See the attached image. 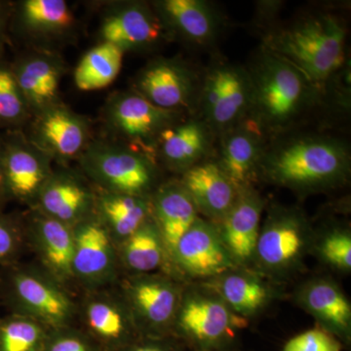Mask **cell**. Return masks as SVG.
Listing matches in <instances>:
<instances>
[{"label":"cell","mask_w":351,"mask_h":351,"mask_svg":"<svg viewBox=\"0 0 351 351\" xmlns=\"http://www.w3.org/2000/svg\"><path fill=\"white\" fill-rule=\"evenodd\" d=\"M346 31L332 16H318L270 36V54L301 73L306 82H320L338 71L345 58Z\"/></svg>","instance_id":"cell-1"},{"label":"cell","mask_w":351,"mask_h":351,"mask_svg":"<svg viewBox=\"0 0 351 351\" xmlns=\"http://www.w3.org/2000/svg\"><path fill=\"white\" fill-rule=\"evenodd\" d=\"M248 324L211 288L197 282L182 290L171 331L189 351L213 350L237 345Z\"/></svg>","instance_id":"cell-2"},{"label":"cell","mask_w":351,"mask_h":351,"mask_svg":"<svg viewBox=\"0 0 351 351\" xmlns=\"http://www.w3.org/2000/svg\"><path fill=\"white\" fill-rule=\"evenodd\" d=\"M346 152L324 140H302L276 152L267 165L271 181L297 191H317L338 184L348 176Z\"/></svg>","instance_id":"cell-3"},{"label":"cell","mask_w":351,"mask_h":351,"mask_svg":"<svg viewBox=\"0 0 351 351\" xmlns=\"http://www.w3.org/2000/svg\"><path fill=\"white\" fill-rule=\"evenodd\" d=\"M314 237L308 221L299 211L274 210L261 226L252 265L256 272L267 278L292 276L313 251Z\"/></svg>","instance_id":"cell-4"},{"label":"cell","mask_w":351,"mask_h":351,"mask_svg":"<svg viewBox=\"0 0 351 351\" xmlns=\"http://www.w3.org/2000/svg\"><path fill=\"white\" fill-rule=\"evenodd\" d=\"M82 164L110 193L145 197L154 182V169L145 157L115 145H93L83 156Z\"/></svg>","instance_id":"cell-5"},{"label":"cell","mask_w":351,"mask_h":351,"mask_svg":"<svg viewBox=\"0 0 351 351\" xmlns=\"http://www.w3.org/2000/svg\"><path fill=\"white\" fill-rule=\"evenodd\" d=\"M124 290L136 326L154 337L172 329L184 288L168 277L149 274H136Z\"/></svg>","instance_id":"cell-6"},{"label":"cell","mask_w":351,"mask_h":351,"mask_svg":"<svg viewBox=\"0 0 351 351\" xmlns=\"http://www.w3.org/2000/svg\"><path fill=\"white\" fill-rule=\"evenodd\" d=\"M306 82L299 71L270 54L258 71L254 90L262 119L270 125L293 119L304 100Z\"/></svg>","instance_id":"cell-7"},{"label":"cell","mask_w":351,"mask_h":351,"mask_svg":"<svg viewBox=\"0 0 351 351\" xmlns=\"http://www.w3.org/2000/svg\"><path fill=\"white\" fill-rule=\"evenodd\" d=\"M171 263L181 274L198 282L235 269L218 226L198 218L178 242Z\"/></svg>","instance_id":"cell-8"},{"label":"cell","mask_w":351,"mask_h":351,"mask_svg":"<svg viewBox=\"0 0 351 351\" xmlns=\"http://www.w3.org/2000/svg\"><path fill=\"white\" fill-rule=\"evenodd\" d=\"M295 302L313 316L316 325L343 343H351V304L339 284L327 277H314L298 287Z\"/></svg>","instance_id":"cell-9"},{"label":"cell","mask_w":351,"mask_h":351,"mask_svg":"<svg viewBox=\"0 0 351 351\" xmlns=\"http://www.w3.org/2000/svg\"><path fill=\"white\" fill-rule=\"evenodd\" d=\"M10 294L18 314L32 319L59 326L73 316V304L63 291L32 272L13 274Z\"/></svg>","instance_id":"cell-10"},{"label":"cell","mask_w":351,"mask_h":351,"mask_svg":"<svg viewBox=\"0 0 351 351\" xmlns=\"http://www.w3.org/2000/svg\"><path fill=\"white\" fill-rule=\"evenodd\" d=\"M263 202L249 189L239 191L234 204L219 223L226 250L239 267L248 269L253 263L260 235Z\"/></svg>","instance_id":"cell-11"},{"label":"cell","mask_w":351,"mask_h":351,"mask_svg":"<svg viewBox=\"0 0 351 351\" xmlns=\"http://www.w3.org/2000/svg\"><path fill=\"white\" fill-rule=\"evenodd\" d=\"M73 276L88 283L103 282L112 274L115 254L112 235L101 221L85 219L73 226Z\"/></svg>","instance_id":"cell-12"},{"label":"cell","mask_w":351,"mask_h":351,"mask_svg":"<svg viewBox=\"0 0 351 351\" xmlns=\"http://www.w3.org/2000/svg\"><path fill=\"white\" fill-rule=\"evenodd\" d=\"M201 283L211 288L232 311L247 320L267 308L277 294L263 276L245 267H235Z\"/></svg>","instance_id":"cell-13"},{"label":"cell","mask_w":351,"mask_h":351,"mask_svg":"<svg viewBox=\"0 0 351 351\" xmlns=\"http://www.w3.org/2000/svg\"><path fill=\"white\" fill-rule=\"evenodd\" d=\"M0 157L8 195L22 200L38 196L51 176L41 152L14 138L0 145Z\"/></svg>","instance_id":"cell-14"},{"label":"cell","mask_w":351,"mask_h":351,"mask_svg":"<svg viewBox=\"0 0 351 351\" xmlns=\"http://www.w3.org/2000/svg\"><path fill=\"white\" fill-rule=\"evenodd\" d=\"M182 186L191 196L198 212L218 226L237 200V189L214 163L193 166L184 173Z\"/></svg>","instance_id":"cell-15"},{"label":"cell","mask_w":351,"mask_h":351,"mask_svg":"<svg viewBox=\"0 0 351 351\" xmlns=\"http://www.w3.org/2000/svg\"><path fill=\"white\" fill-rule=\"evenodd\" d=\"M34 141L44 152L61 158L80 154L87 138V127L66 108L51 106L41 110L34 124Z\"/></svg>","instance_id":"cell-16"},{"label":"cell","mask_w":351,"mask_h":351,"mask_svg":"<svg viewBox=\"0 0 351 351\" xmlns=\"http://www.w3.org/2000/svg\"><path fill=\"white\" fill-rule=\"evenodd\" d=\"M152 214L171 262L178 242L199 218L197 209L182 184H168L156 193Z\"/></svg>","instance_id":"cell-17"},{"label":"cell","mask_w":351,"mask_h":351,"mask_svg":"<svg viewBox=\"0 0 351 351\" xmlns=\"http://www.w3.org/2000/svg\"><path fill=\"white\" fill-rule=\"evenodd\" d=\"M38 197L44 215L71 226L86 219L93 204L89 189L66 174H51Z\"/></svg>","instance_id":"cell-18"},{"label":"cell","mask_w":351,"mask_h":351,"mask_svg":"<svg viewBox=\"0 0 351 351\" xmlns=\"http://www.w3.org/2000/svg\"><path fill=\"white\" fill-rule=\"evenodd\" d=\"M169 119V110L152 105L140 94L120 95L108 107L113 128L131 140L152 137Z\"/></svg>","instance_id":"cell-19"},{"label":"cell","mask_w":351,"mask_h":351,"mask_svg":"<svg viewBox=\"0 0 351 351\" xmlns=\"http://www.w3.org/2000/svg\"><path fill=\"white\" fill-rule=\"evenodd\" d=\"M27 107L43 110L56 99L61 80V66L47 56L25 59L12 69Z\"/></svg>","instance_id":"cell-20"},{"label":"cell","mask_w":351,"mask_h":351,"mask_svg":"<svg viewBox=\"0 0 351 351\" xmlns=\"http://www.w3.org/2000/svg\"><path fill=\"white\" fill-rule=\"evenodd\" d=\"M101 34L104 41L124 50L154 43L160 36V25L147 9L129 6L108 16Z\"/></svg>","instance_id":"cell-21"},{"label":"cell","mask_w":351,"mask_h":351,"mask_svg":"<svg viewBox=\"0 0 351 351\" xmlns=\"http://www.w3.org/2000/svg\"><path fill=\"white\" fill-rule=\"evenodd\" d=\"M34 239L45 265L59 278L73 276V226L43 214L34 221Z\"/></svg>","instance_id":"cell-22"},{"label":"cell","mask_w":351,"mask_h":351,"mask_svg":"<svg viewBox=\"0 0 351 351\" xmlns=\"http://www.w3.org/2000/svg\"><path fill=\"white\" fill-rule=\"evenodd\" d=\"M138 85L140 95L161 110L179 107L188 98V78L181 69L167 62H158L145 69Z\"/></svg>","instance_id":"cell-23"},{"label":"cell","mask_w":351,"mask_h":351,"mask_svg":"<svg viewBox=\"0 0 351 351\" xmlns=\"http://www.w3.org/2000/svg\"><path fill=\"white\" fill-rule=\"evenodd\" d=\"M98 209L108 232L121 241L152 216V205L141 196L108 193L99 199Z\"/></svg>","instance_id":"cell-24"},{"label":"cell","mask_w":351,"mask_h":351,"mask_svg":"<svg viewBox=\"0 0 351 351\" xmlns=\"http://www.w3.org/2000/svg\"><path fill=\"white\" fill-rule=\"evenodd\" d=\"M121 257L136 274H152L168 260L162 237L152 217L122 241Z\"/></svg>","instance_id":"cell-25"},{"label":"cell","mask_w":351,"mask_h":351,"mask_svg":"<svg viewBox=\"0 0 351 351\" xmlns=\"http://www.w3.org/2000/svg\"><path fill=\"white\" fill-rule=\"evenodd\" d=\"M124 50L103 41L88 51L76 66L75 83L82 91H95L108 87L119 75Z\"/></svg>","instance_id":"cell-26"},{"label":"cell","mask_w":351,"mask_h":351,"mask_svg":"<svg viewBox=\"0 0 351 351\" xmlns=\"http://www.w3.org/2000/svg\"><path fill=\"white\" fill-rule=\"evenodd\" d=\"M84 317L90 330L108 341L123 339L136 326L128 307L104 298H96L87 302Z\"/></svg>","instance_id":"cell-27"},{"label":"cell","mask_w":351,"mask_h":351,"mask_svg":"<svg viewBox=\"0 0 351 351\" xmlns=\"http://www.w3.org/2000/svg\"><path fill=\"white\" fill-rule=\"evenodd\" d=\"M258 152L257 141L250 134H233L226 140L221 168L237 193L248 189L257 163Z\"/></svg>","instance_id":"cell-28"},{"label":"cell","mask_w":351,"mask_h":351,"mask_svg":"<svg viewBox=\"0 0 351 351\" xmlns=\"http://www.w3.org/2000/svg\"><path fill=\"white\" fill-rule=\"evenodd\" d=\"M21 21L34 34H60L73 24V15L64 0H27L20 10Z\"/></svg>","instance_id":"cell-29"},{"label":"cell","mask_w":351,"mask_h":351,"mask_svg":"<svg viewBox=\"0 0 351 351\" xmlns=\"http://www.w3.org/2000/svg\"><path fill=\"white\" fill-rule=\"evenodd\" d=\"M164 13L182 34L193 40H204L211 34L213 21L207 7L196 0H167Z\"/></svg>","instance_id":"cell-30"},{"label":"cell","mask_w":351,"mask_h":351,"mask_svg":"<svg viewBox=\"0 0 351 351\" xmlns=\"http://www.w3.org/2000/svg\"><path fill=\"white\" fill-rule=\"evenodd\" d=\"M164 156L176 165H188L202 154L205 137L196 123L167 128L160 133Z\"/></svg>","instance_id":"cell-31"},{"label":"cell","mask_w":351,"mask_h":351,"mask_svg":"<svg viewBox=\"0 0 351 351\" xmlns=\"http://www.w3.org/2000/svg\"><path fill=\"white\" fill-rule=\"evenodd\" d=\"M38 321L16 314L0 322V351H38L43 341Z\"/></svg>","instance_id":"cell-32"},{"label":"cell","mask_w":351,"mask_h":351,"mask_svg":"<svg viewBox=\"0 0 351 351\" xmlns=\"http://www.w3.org/2000/svg\"><path fill=\"white\" fill-rule=\"evenodd\" d=\"M313 250L321 262L343 274L351 270V234L346 228H332L314 237Z\"/></svg>","instance_id":"cell-33"},{"label":"cell","mask_w":351,"mask_h":351,"mask_svg":"<svg viewBox=\"0 0 351 351\" xmlns=\"http://www.w3.org/2000/svg\"><path fill=\"white\" fill-rule=\"evenodd\" d=\"M246 99V86L241 76L232 69H223L221 97L210 112L215 123L225 125L237 119L245 107Z\"/></svg>","instance_id":"cell-34"},{"label":"cell","mask_w":351,"mask_h":351,"mask_svg":"<svg viewBox=\"0 0 351 351\" xmlns=\"http://www.w3.org/2000/svg\"><path fill=\"white\" fill-rule=\"evenodd\" d=\"M27 105L13 69L0 64V125H16L25 119Z\"/></svg>","instance_id":"cell-35"},{"label":"cell","mask_w":351,"mask_h":351,"mask_svg":"<svg viewBox=\"0 0 351 351\" xmlns=\"http://www.w3.org/2000/svg\"><path fill=\"white\" fill-rule=\"evenodd\" d=\"M345 346L336 337L316 325L289 339L282 351H341Z\"/></svg>","instance_id":"cell-36"},{"label":"cell","mask_w":351,"mask_h":351,"mask_svg":"<svg viewBox=\"0 0 351 351\" xmlns=\"http://www.w3.org/2000/svg\"><path fill=\"white\" fill-rule=\"evenodd\" d=\"M17 247V228L11 219L0 216V263L8 260Z\"/></svg>","instance_id":"cell-37"},{"label":"cell","mask_w":351,"mask_h":351,"mask_svg":"<svg viewBox=\"0 0 351 351\" xmlns=\"http://www.w3.org/2000/svg\"><path fill=\"white\" fill-rule=\"evenodd\" d=\"M48 351H91L83 339L73 335H63L52 341Z\"/></svg>","instance_id":"cell-38"},{"label":"cell","mask_w":351,"mask_h":351,"mask_svg":"<svg viewBox=\"0 0 351 351\" xmlns=\"http://www.w3.org/2000/svg\"><path fill=\"white\" fill-rule=\"evenodd\" d=\"M128 351H186L181 346L171 343L162 337H154L132 346Z\"/></svg>","instance_id":"cell-39"},{"label":"cell","mask_w":351,"mask_h":351,"mask_svg":"<svg viewBox=\"0 0 351 351\" xmlns=\"http://www.w3.org/2000/svg\"><path fill=\"white\" fill-rule=\"evenodd\" d=\"M6 195H8V193H7L5 179H4L3 169H2L1 157H0V203Z\"/></svg>","instance_id":"cell-40"},{"label":"cell","mask_w":351,"mask_h":351,"mask_svg":"<svg viewBox=\"0 0 351 351\" xmlns=\"http://www.w3.org/2000/svg\"><path fill=\"white\" fill-rule=\"evenodd\" d=\"M5 11L2 9L1 5H0V38L2 36V32H3L4 27V22H5Z\"/></svg>","instance_id":"cell-41"},{"label":"cell","mask_w":351,"mask_h":351,"mask_svg":"<svg viewBox=\"0 0 351 351\" xmlns=\"http://www.w3.org/2000/svg\"><path fill=\"white\" fill-rule=\"evenodd\" d=\"M204 351H241L239 350L237 345L228 346V348H219V350H204Z\"/></svg>","instance_id":"cell-42"}]
</instances>
